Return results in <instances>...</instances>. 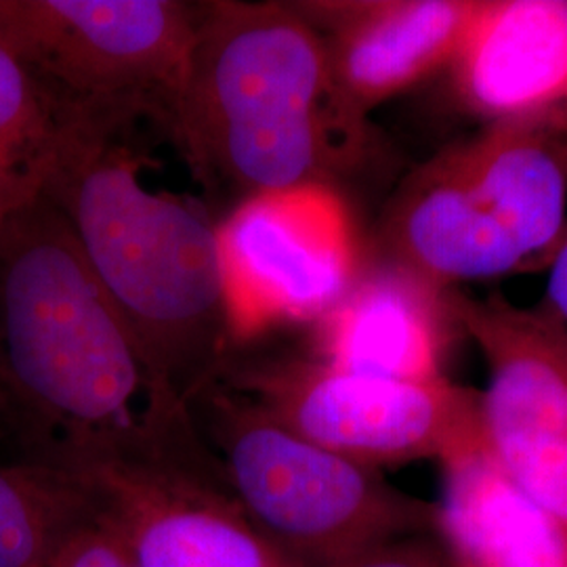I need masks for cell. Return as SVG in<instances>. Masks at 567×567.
<instances>
[{
	"label": "cell",
	"instance_id": "cell-3",
	"mask_svg": "<svg viewBox=\"0 0 567 567\" xmlns=\"http://www.w3.org/2000/svg\"><path fill=\"white\" fill-rule=\"evenodd\" d=\"M196 179L238 200L334 179L364 163L368 122L332 76L295 2H198L182 93L166 124Z\"/></svg>",
	"mask_w": 567,
	"mask_h": 567
},
{
	"label": "cell",
	"instance_id": "cell-13",
	"mask_svg": "<svg viewBox=\"0 0 567 567\" xmlns=\"http://www.w3.org/2000/svg\"><path fill=\"white\" fill-rule=\"evenodd\" d=\"M557 118L489 122L440 161L503 225L526 261L557 250L566 236L567 161Z\"/></svg>",
	"mask_w": 567,
	"mask_h": 567
},
{
	"label": "cell",
	"instance_id": "cell-1",
	"mask_svg": "<svg viewBox=\"0 0 567 567\" xmlns=\"http://www.w3.org/2000/svg\"><path fill=\"white\" fill-rule=\"evenodd\" d=\"M0 442L72 473L203 446L44 196L0 225Z\"/></svg>",
	"mask_w": 567,
	"mask_h": 567
},
{
	"label": "cell",
	"instance_id": "cell-14",
	"mask_svg": "<svg viewBox=\"0 0 567 567\" xmlns=\"http://www.w3.org/2000/svg\"><path fill=\"white\" fill-rule=\"evenodd\" d=\"M383 244V257L444 290L501 278L527 264L503 225L440 158L405 183L386 213Z\"/></svg>",
	"mask_w": 567,
	"mask_h": 567
},
{
	"label": "cell",
	"instance_id": "cell-12",
	"mask_svg": "<svg viewBox=\"0 0 567 567\" xmlns=\"http://www.w3.org/2000/svg\"><path fill=\"white\" fill-rule=\"evenodd\" d=\"M444 288L381 257L313 322L307 355L400 381L442 379Z\"/></svg>",
	"mask_w": 567,
	"mask_h": 567
},
{
	"label": "cell",
	"instance_id": "cell-8",
	"mask_svg": "<svg viewBox=\"0 0 567 567\" xmlns=\"http://www.w3.org/2000/svg\"><path fill=\"white\" fill-rule=\"evenodd\" d=\"M452 311L486 360L480 408L489 456L567 527L566 328L498 297H456Z\"/></svg>",
	"mask_w": 567,
	"mask_h": 567
},
{
	"label": "cell",
	"instance_id": "cell-11",
	"mask_svg": "<svg viewBox=\"0 0 567 567\" xmlns=\"http://www.w3.org/2000/svg\"><path fill=\"white\" fill-rule=\"evenodd\" d=\"M452 68L461 100L489 122H564L567 0H480Z\"/></svg>",
	"mask_w": 567,
	"mask_h": 567
},
{
	"label": "cell",
	"instance_id": "cell-7",
	"mask_svg": "<svg viewBox=\"0 0 567 567\" xmlns=\"http://www.w3.org/2000/svg\"><path fill=\"white\" fill-rule=\"evenodd\" d=\"M217 250L234 351L318 322L362 269L343 196L320 183L238 200L217 224Z\"/></svg>",
	"mask_w": 567,
	"mask_h": 567
},
{
	"label": "cell",
	"instance_id": "cell-19",
	"mask_svg": "<svg viewBox=\"0 0 567 567\" xmlns=\"http://www.w3.org/2000/svg\"><path fill=\"white\" fill-rule=\"evenodd\" d=\"M339 567H454L437 534H414L370 548Z\"/></svg>",
	"mask_w": 567,
	"mask_h": 567
},
{
	"label": "cell",
	"instance_id": "cell-20",
	"mask_svg": "<svg viewBox=\"0 0 567 567\" xmlns=\"http://www.w3.org/2000/svg\"><path fill=\"white\" fill-rule=\"evenodd\" d=\"M548 303L553 307V318L567 330V236H564V240L553 252Z\"/></svg>",
	"mask_w": 567,
	"mask_h": 567
},
{
	"label": "cell",
	"instance_id": "cell-2",
	"mask_svg": "<svg viewBox=\"0 0 567 567\" xmlns=\"http://www.w3.org/2000/svg\"><path fill=\"white\" fill-rule=\"evenodd\" d=\"M143 122L76 107L44 198L158 383L189 410L234 353L217 224L196 198L150 183Z\"/></svg>",
	"mask_w": 567,
	"mask_h": 567
},
{
	"label": "cell",
	"instance_id": "cell-10",
	"mask_svg": "<svg viewBox=\"0 0 567 567\" xmlns=\"http://www.w3.org/2000/svg\"><path fill=\"white\" fill-rule=\"evenodd\" d=\"M320 32L344 103L362 118L452 63L480 0L295 2Z\"/></svg>",
	"mask_w": 567,
	"mask_h": 567
},
{
	"label": "cell",
	"instance_id": "cell-18",
	"mask_svg": "<svg viewBox=\"0 0 567 567\" xmlns=\"http://www.w3.org/2000/svg\"><path fill=\"white\" fill-rule=\"evenodd\" d=\"M47 567H140L121 536L95 515L76 527Z\"/></svg>",
	"mask_w": 567,
	"mask_h": 567
},
{
	"label": "cell",
	"instance_id": "cell-16",
	"mask_svg": "<svg viewBox=\"0 0 567 567\" xmlns=\"http://www.w3.org/2000/svg\"><path fill=\"white\" fill-rule=\"evenodd\" d=\"M74 112L0 42V225L44 196Z\"/></svg>",
	"mask_w": 567,
	"mask_h": 567
},
{
	"label": "cell",
	"instance_id": "cell-4",
	"mask_svg": "<svg viewBox=\"0 0 567 567\" xmlns=\"http://www.w3.org/2000/svg\"><path fill=\"white\" fill-rule=\"evenodd\" d=\"M189 416L244 515L295 567H339L389 540L437 534V503L307 442L219 383L196 395Z\"/></svg>",
	"mask_w": 567,
	"mask_h": 567
},
{
	"label": "cell",
	"instance_id": "cell-17",
	"mask_svg": "<svg viewBox=\"0 0 567 567\" xmlns=\"http://www.w3.org/2000/svg\"><path fill=\"white\" fill-rule=\"evenodd\" d=\"M95 515L81 473L11 461L0 465V567H47L63 540Z\"/></svg>",
	"mask_w": 567,
	"mask_h": 567
},
{
	"label": "cell",
	"instance_id": "cell-6",
	"mask_svg": "<svg viewBox=\"0 0 567 567\" xmlns=\"http://www.w3.org/2000/svg\"><path fill=\"white\" fill-rule=\"evenodd\" d=\"M198 2L0 0V42L63 102L158 124L187 76Z\"/></svg>",
	"mask_w": 567,
	"mask_h": 567
},
{
	"label": "cell",
	"instance_id": "cell-15",
	"mask_svg": "<svg viewBox=\"0 0 567 567\" xmlns=\"http://www.w3.org/2000/svg\"><path fill=\"white\" fill-rule=\"evenodd\" d=\"M440 465L437 538L454 567H567V527L529 501L487 447Z\"/></svg>",
	"mask_w": 567,
	"mask_h": 567
},
{
	"label": "cell",
	"instance_id": "cell-5",
	"mask_svg": "<svg viewBox=\"0 0 567 567\" xmlns=\"http://www.w3.org/2000/svg\"><path fill=\"white\" fill-rule=\"evenodd\" d=\"M215 383L307 442L374 471L486 447L480 393L444 377L400 381L311 355L234 351Z\"/></svg>",
	"mask_w": 567,
	"mask_h": 567
},
{
	"label": "cell",
	"instance_id": "cell-9",
	"mask_svg": "<svg viewBox=\"0 0 567 567\" xmlns=\"http://www.w3.org/2000/svg\"><path fill=\"white\" fill-rule=\"evenodd\" d=\"M81 475L140 567H295L244 515L208 447Z\"/></svg>",
	"mask_w": 567,
	"mask_h": 567
}]
</instances>
